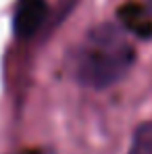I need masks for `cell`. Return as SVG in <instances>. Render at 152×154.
Returning a JSON list of instances; mask_svg holds the SVG:
<instances>
[{
  "label": "cell",
  "mask_w": 152,
  "mask_h": 154,
  "mask_svg": "<svg viewBox=\"0 0 152 154\" xmlns=\"http://www.w3.org/2000/svg\"><path fill=\"white\" fill-rule=\"evenodd\" d=\"M135 60L133 46L115 25H100L90 31L83 48L75 58L77 81L92 90L115 85L129 73Z\"/></svg>",
  "instance_id": "obj_1"
},
{
  "label": "cell",
  "mask_w": 152,
  "mask_h": 154,
  "mask_svg": "<svg viewBox=\"0 0 152 154\" xmlns=\"http://www.w3.org/2000/svg\"><path fill=\"white\" fill-rule=\"evenodd\" d=\"M46 17V2L44 0H21L17 11H15V33L19 38H29L33 35L40 25L44 23Z\"/></svg>",
  "instance_id": "obj_2"
},
{
  "label": "cell",
  "mask_w": 152,
  "mask_h": 154,
  "mask_svg": "<svg viewBox=\"0 0 152 154\" xmlns=\"http://www.w3.org/2000/svg\"><path fill=\"white\" fill-rule=\"evenodd\" d=\"M119 21L131 33H135L140 38H152V17L144 6H140L135 2H129L125 6H121L119 8Z\"/></svg>",
  "instance_id": "obj_3"
},
{
  "label": "cell",
  "mask_w": 152,
  "mask_h": 154,
  "mask_svg": "<svg viewBox=\"0 0 152 154\" xmlns=\"http://www.w3.org/2000/svg\"><path fill=\"white\" fill-rule=\"evenodd\" d=\"M125 154H152V119L133 131L131 144Z\"/></svg>",
  "instance_id": "obj_4"
},
{
  "label": "cell",
  "mask_w": 152,
  "mask_h": 154,
  "mask_svg": "<svg viewBox=\"0 0 152 154\" xmlns=\"http://www.w3.org/2000/svg\"><path fill=\"white\" fill-rule=\"evenodd\" d=\"M148 6H150V11H152V0H148Z\"/></svg>",
  "instance_id": "obj_5"
}]
</instances>
